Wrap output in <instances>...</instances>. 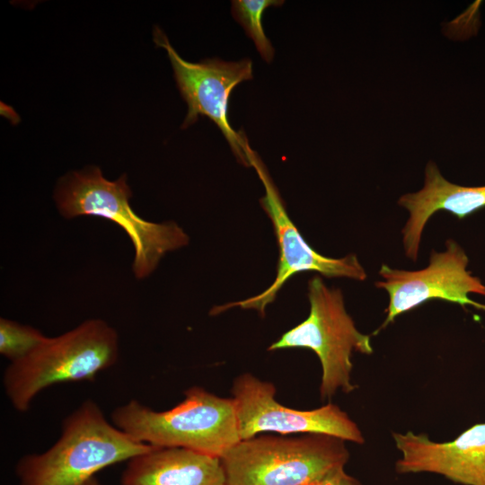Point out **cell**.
Here are the masks:
<instances>
[{"mask_svg":"<svg viewBox=\"0 0 485 485\" xmlns=\"http://www.w3.org/2000/svg\"><path fill=\"white\" fill-rule=\"evenodd\" d=\"M153 447L109 422L100 406L86 400L64 419L57 442L45 452L22 457L15 474L19 485H81Z\"/></svg>","mask_w":485,"mask_h":485,"instance_id":"6da1fadb","label":"cell"},{"mask_svg":"<svg viewBox=\"0 0 485 485\" xmlns=\"http://www.w3.org/2000/svg\"><path fill=\"white\" fill-rule=\"evenodd\" d=\"M127 179L123 174L111 181L99 167L88 166L61 177L54 200L59 214L66 219L93 216L122 228L134 248L132 272L136 278L144 279L167 252L186 246L190 238L173 221L154 223L140 217L130 206L132 192Z\"/></svg>","mask_w":485,"mask_h":485,"instance_id":"7a4b0ae2","label":"cell"},{"mask_svg":"<svg viewBox=\"0 0 485 485\" xmlns=\"http://www.w3.org/2000/svg\"><path fill=\"white\" fill-rule=\"evenodd\" d=\"M111 420L141 443L219 459L242 440L233 398L198 386L189 388L185 398L167 410L156 411L131 400L112 411Z\"/></svg>","mask_w":485,"mask_h":485,"instance_id":"3957f363","label":"cell"},{"mask_svg":"<svg viewBox=\"0 0 485 485\" xmlns=\"http://www.w3.org/2000/svg\"><path fill=\"white\" fill-rule=\"evenodd\" d=\"M119 334L101 319H89L57 337H47L28 356L10 362L3 375L5 394L26 412L44 389L93 380L119 358Z\"/></svg>","mask_w":485,"mask_h":485,"instance_id":"277c9868","label":"cell"},{"mask_svg":"<svg viewBox=\"0 0 485 485\" xmlns=\"http://www.w3.org/2000/svg\"><path fill=\"white\" fill-rule=\"evenodd\" d=\"M345 440L325 434L241 440L220 460L225 485H306L344 469Z\"/></svg>","mask_w":485,"mask_h":485,"instance_id":"5b68a950","label":"cell"},{"mask_svg":"<svg viewBox=\"0 0 485 485\" xmlns=\"http://www.w3.org/2000/svg\"><path fill=\"white\" fill-rule=\"evenodd\" d=\"M307 296L308 317L285 332L269 350L291 348L313 350L322 369V399L331 398L338 390L351 392L357 388L351 382L352 353L372 354L370 337L357 329L346 311L341 291L328 287L319 276L309 280Z\"/></svg>","mask_w":485,"mask_h":485,"instance_id":"8992f818","label":"cell"},{"mask_svg":"<svg viewBox=\"0 0 485 485\" xmlns=\"http://www.w3.org/2000/svg\"><path fill=\"white\" fill-rule=\"evenodd\" d=\"M243 151L250 166L253 167L261 181L265 194L260 199L261 207L271 220L278 246L277 275L273 283L257 295L230 303L212 309L214 314L231 307L257 310L264 315L266 307L271 304L281 287L297 273L316 271L327 278H347L363 281L366 279L365 269L356 255L330 258L318 253L303 238L290 219L285 203L274 184L265 164L253 151L246 139Z\"/></svg>","mask_w":485,"mask_h":485,"instance_id":"52a82bcc","label":"cell"},{"mask_svg":"<svg viewBox=\"0 0 485 485\" xmlns=\"http://www.w3.org/2000/svg\"><path fill=\"white\" fill-rule=\"evenodd\" d=\"M154 40L163 48L171 61L178 89L188 104V113L182 124L185 128L206 116L221 130L240 163L249 167L243 151L247 138L236 132L228 118L229 98L234 87L252 79V62L249 58L224 61L209 58L192 63L184 60L170 44L166 35L155 27Z\"/></svg>","mask_w":485,"mask_h":485,"instance_id":"ba28073f","label":"cell"},{"mask_svg":"<svg viewBox=\"0 0 485 485\" xmlns=\"http://www.w3.org/2000/svg\"><path fill=\"white\" fill-rule=\"evenodd\" d=\"M445 251H432L427 268L419 270L392 269L383 264L379 275L384 280L375 287L389 295L386 318L375 334L395 318L433 299L455 303L463 307L471 305L485 312V304L472 300L469 294L485 296V285L467 269L468 256L454 240L445 242Z\"/></svg>","mask_w":485,"mask_h":485,"instance_id":"9c48e42d","label":"cell"},{"mask_svg":"<svg viewBox=\"0 0 485 485\" xmlns=\"http://www.w3.org/2000/svg\"><path fill=\"white\" fill-rule=\"evenodd\" d=\"M232 392L242 440L276 432L325 434L357 444L365 442L357 425L333 403L311 410L287 408L275 400L276 388L271 383L249 373L234 380Z\"/></svg>","mask_w":485,"mask_h":485,"instance_id":"30bf717a","label":"cell"},{"mask_svg":"<svg viewBox=\"0 0 485 485\" xmlns=\"http://www.w3.org/2000/svg\"><path fill=\"white\" fill-rule=\"evenodd\" d=\"M401 457L400 474L431 472L463 485H485V423L476 424L450 442H434L424 434L392 433Z\"/></svg>","mask_w":485,"mask_h":485,"instance_id":"8fae6325","label":"cell"},{"mask_svg":"<svg viewBox=\"0 0 485 485\" xmlns=\"http://www.w3.org/2000/svg\"><path fill=\"white\" fill-rule=\"evenodd\" d=\"M398 204L409 212L401 230L405 254L417 260L422 233L429 218L445 210L459 219L485 207V186L463 187L445 180L433 162L425 170L424 187L400 198Z\"/></svg>","mask_w":485,"mask_h":485,"instance_id":"7c38bea8","label":"cell"},{"mask_svg":"<svg viewBox=\"0 0 485 485\" xmlns=\"http://www.w3.org/2000/svg\"><path fill=\"white\" fill-rule=\"evenodd\" d=\"M120 485H225V474L219 458L154 446L128 461Z\"/></svg>","mask_w":485,"mask_h":485,"instance_id":"4fadbf2b","label":"cell"},{"mask_svg":"<svg viewBox=\"0 0 485 485\" xmlns=\"http://www.w3.org/2000/svg\"><path fill=\"white\" fill-rule=\"evenodd\" d=\"M283 0H234L232 1V14L242 26L246 34L253 40L261 57L270 63L274 57V48L265 35L261 23L265 9L281 6Z\"/></svg>","mask_w":485,"mask_h":485,"instance_id":"5bb4252c","label":"cell"},{"mask_svg":"<svg viewBox=\"0 0 485 485\" xmlns=\"http://www.w3.org/2000/svg\"><path fill=\"white\" fill-rule=\"evenodd\" d=\"M47 338L40 330L6 318L0 319V354L14 362L35 348Z\"/></svg>","mask_w":485,"mask_h":485,"instance_id":"9a60e30c","label":"cell"},{"mask_svg":"<svg viewBox=\"0 0 485 485\" xmlns=\"http://www.w3.org/2000/svg\"><path fill=\"white\" fill-rule=\"evenodd\" d=\"M306 485H362L357 479L341 469L330 476Z\"/></svg>","mask_w":485,"mask_h":485,"instance_id":"2e32d148","label":"cell"},{"mask_svg":"<svg viewBox=\"0 0 485 485\" xmlns=\"http://www.w3.org/2000/svg\"><path fill=\"white\" fill-rule=\"evenodd\" d=\"M81 485H101L96 477H93Z\"/></svg>","mask_w":485,"mask_h":485,"instance_id":"e0dca14e","label":"cell"}]
</instances>
